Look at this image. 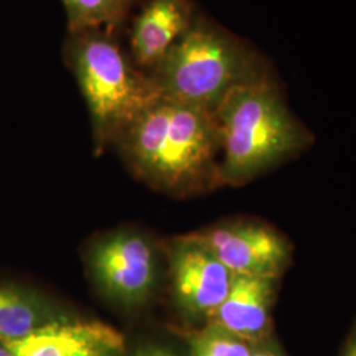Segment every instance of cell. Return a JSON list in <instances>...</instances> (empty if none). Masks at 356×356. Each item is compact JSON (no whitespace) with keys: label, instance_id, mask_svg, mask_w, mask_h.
<instances>
[{"label":"cell","instance_id":"12","mask_svg":"<svg viewBox=\"0 0 356 356\" xmlns=\"http://www.w3.org/2000/svg\"><path fill=\"white\" fill-rule=\"evenodd\" d=\"M66 31L102 28L122 35L141 0H61Z\"/></svg>","mask_w":356,"mask_h":356},{"label":"cell","instance_id":"7","mask_svg":"<svg viewBox=\"0 0 356 356\" xmlns=\"http://www.w3.org/2000/svg\"><path fill=\"white\" fill-rule=\"evenodd\" d=\"M91 270L110 297L127 305L140 304L156 280L154 254L140 235L116 234L94 247Z\"/></svg>","mask_w":356,"mask_h":356},{"label":"cell","instance_id":"16","mask_svg":"<svg viewBox=\"0 0 356 356\" xmlns=\"http://www.w3.org/2000/svg\"><path fill=\"white\" fill-rule=\"evenodd\" d=\"M339 356H356V325L347 338L343 350Z\"/></svg>","mask_w":356,"mask_h":356},{"label":"cell","instance_id":"14","mask_svg":"<svg viewBox=\"0 0 356 356\" xmlns=\"http://www.w3.org/2000/svg\"><path fill=\"white\" fill-rule=\"evenodd\" d=\"M123 344H124L123 337L118 335L113 339L82 348L69 356H116L123 350Z\"/></svg>","mask_w":356,"mask_h":356},{"label":"cell","instance_id":"15","mask_svg":"<svg viewBox=\"0 0 356 356\" xmlns=\"http://www.w3.org/2000/svg\"><path fill=\"white\" fill-rule=\"evenodd\" d=\"M250 356H282L280 351L272 347L270 342L252 346V351Z\"/></svg>","mask_w":356,"mask_h":356},{"label":"cell","instance_id":"5","mask_svg":"<svg viewBox=\"0 0 356 356\" xmlns=\"http://www.w3.org/2000/svg\"><path fill=\"white\" fill-rule=\"evenodd\" d=\"M202 244L234 276L280 279L292 261V245L260 222L219 225L186 235Z\"/></svg>","mask_w":356,"mask_h":356},{"label":"cell","instance_id":"1","mask_svg":"<svg viewBox=\"0 0 356 356\" xmlns=\"http://www.w3.org/2000/svg\"><path fill=\"white\" fill-rule=\"evenodd\" d=\"M114 145L132 170L154 186L185 191L218 184L219 136L214 115L157 97Z\"/></svg>","mask_w":356,"mask_h":356},{"label":"cell","instance_id":"6","mask_svg":"<svg viewBox=\"0 0 356 356\" xmlns=\"http://www.w3.org/2000/svg\"><path fill=\"white\" fill-rule=\"evenodd\" d=\"M173 296L191 318L207 321L223 302L234 275L214 254L189 236H181L170 251Z\"/></svg>","mask_w":356,"mask_h":356},{"label":"cell","instance_id":"10","mask_svg":"<svg viewBox=\"0 0 356 356\" xmlns=\"http://www.w3.org/2000/svg\"><path fill=\"white\" fill-rule=\"evenodd\" d=\"M118 335L102 322L56 319L19 341L3 344L13 356H69Z\"/></svg>","mask_w":356,"mask_h":356},{"label":"cell","instance_id":"3","mask_svg":"<svg viewBox=\"0 0 356 356\" xmlns=\"http://www.w3.org/2000/svg\"><path fill=\"white\" fill-rule=\"evenodd\" d=\"M213 115L220 147L218 184L248 182L304 152L313 141L288 108L275 76L232 90Z\"/></svg>","mask_w":356,"mask_h":356},{"label":"cell","instance_id":"17","mask_svg":"<svg viewBox=\"0 0 356 356\" xmlns=\"http://www.w3.org/2000/svg\"><path fill=\"white\" fill-rule=\"evenodd\" d=\"M135 356H176L173 355L172 353L166 351L164 348H156V347H151V348H145L141 350Z\"/></svg>","mask_w":356,"mask_h":356},{"label":"cell","instance_id":"18","mask_svg":"<svg viewBox=\"0 0 356 356\" xmlns=\"http://www.w3.org/2000/svg\"><path fill=\"white\" fill-rule=\"evenodd\" d=\"M0 356H13L11 354V351L4 346V344L1 343L0 346Z\"/></svg>","mask_w":356,"mask_h":356},{"label":"cell","instance_id":"2","mask_svg":"<svg viewBox=\"0 0 356 356\" xmlns=\"http://www.w3.org/2000/svg\"><path fill=\"white\" fill-rule=\"evenodd\" d=\"M148 76L160 97L214 114L232 90L275 73L270 61L248 40L198 10Z\"/></svg>","mask_w":356,"mask_h":356},{"label":"cell","instance_id":"8","mask_svg":"<svg viewBox=\"0 0 356 356\" xmlns=\"http://www.w3.org/2000/svg\"><path fill=\"white\" fill-rule=\"evenodd\" d=\"M198 11L194 0H141L126 26V48L134 64L149 74Z\"/></svg>","mask_w":356,"mask_h":356},{"label":"cell","instance_id":"13","mask_svg":"<svg viewBox=\"0 0 356 356\" xmlns=\"http://www.w3.org/2000/svg\"><path fill=\"white\" fill-rule=\"evenodd\" d=\"M252 346L214 325L191 337V356H250Z\"/></svg>","mask_w":356,"mask_h":356},{"label":"cell","instance_id":"4","mask_svg":"<svg viewBox=\"0 0 356 356\" xmlns=\"http://www.w3.org/2000/svg\"><path fill=\"white\" fill-rule=\"evenodd\" d=\"M63 58L89 108L99 151L159 94L147 73L134 64L122 35L102 28L66 31Z\"/></svg>","mask_w":356,"mask_h":356},{"label":"cell","instance_id":"9","mask_svg":"<svg viewBox=\"0 0 356 356\" xmlns=\"http://www.w3.org/2000/svg\"><path fill=\"white\" fill-rule=\"evenodd\" d=\"M280 279L234 276L223 302L206 323L227 331L244 342H270L272 307Z\"/></svg>","mask_w":356,"mask_h":356},{"label":"cell","instance_id":"11","mask_svg":"<svg viewBox=\"0 0 356 356\" xmlns=\"http://www.w3.org/2000/svg\"><path fill=\"white\" fill-rule=\"evenodd\" d=\"M53 309L38 292L17 285H0V342L24 338L49 323Z\"/></svg>","mask_w":356,"mask_h":356}]
</instances>
